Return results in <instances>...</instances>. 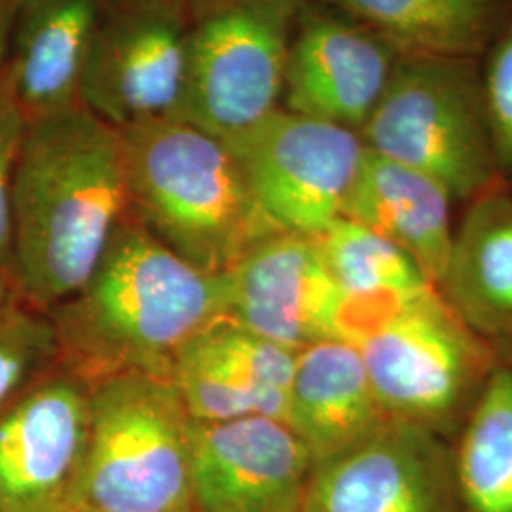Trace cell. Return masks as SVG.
<instances>
[{
	"label": "cell",
	"mask_w": 512,
	"mask_h": 512,
	"mask_svg": "<svg viewBox=\"0 0 512 512\" xmlns=\"http://www.w3.org/2000/svg\"><path fill=\"white\" fill-rule=\"evenodd\" d=\"M129 205L118 129L80 103L27 122L12 179V249L33 308L54 311L80 293Z\"/></svg>",
	"instance_id": "cell-1"
},
{
	"label": "cell",
	"mask_w": 512,
	"mask_h": 512,
	"mask_svg": "<svg viewBox=\"0 0 512 512\" xmlns=\"http://www.w3.org/2000/svg\"><path fill=\"white\" fill-rule=\"evenodd\" d=\"M50 317L59 355L88 382L128 370L169 376L175 355L228 317V279L186 262L129 213L88 283Z\"/></svg>",
	"instance_id": "cell-2"
},
{
	"label": "cell",
	"mask_w": 512,
	"mask_h": 512,
	"mask_svg": "<svg viewBox=\"0 0 512 512\" xmlns=\"http://www.w3.org/2000/svg\"><path fill=\"white\" fill-rule=\"evenodd\" d=\"M118 131L129 213L186 262L207 274H228L258 241L281 232L217 137L177 118Z\"/></svg>",
	"instance_id": "cell-3"
},
{
	"label": "cell",
	"mask_w": 512,
	"mask_h": 512,
	"mask_svg": "<svg viewBox=\"0 0 512 512\" xmlns=\"http://www.w3.org/2000/svg\"><path fill=\"white\" fill-rule=\"evenodd\" d=\"M90 384L76 512H192L194 421L169 376L128 370Z\"/></svg>",
	"instance_id": "cell-4"
},
{
	"label": "cell",
	"mask_w": 512,
	"mask_h": 512,
	"mask_svg": "<svg viewBox=\"0 0 512 512\" xmlns=\"http://www.w3.org/2000/svg\"><path fill=\"white\" fill-rule=\"evenodd\" d=\"M365 147L471 198L494 179L482 76L471 57L401 54L361 129Z\"/></svg>",
	"instance_id": "cell-5"
},
{
	"label": "cell",
	"mask_w": 512,
	"mask_h": 512,
	"mask_svg": "<svg viewBox=\"0 0 512 512\" xmlns=\"http://www.w3.org/2000/svg\"><path fill=\"white\" fill-rule=\"evenodd\" d=\"M300 0H196L177 120L230 143L281 109Z\"/></svg>",
	"instance_id": "cell-6"
},
{
	"label": "cell",
	"mask_w": 512,
	"mask_h": 512,
	"mask_svg": "<svg viewBox=\"0 0 512 512\" xmlns=\"http://www.w3.org/2000/svg\"><path fill=\"white\" fill-rule=\"evenodd\" d=\"M190 27L181 0H103L78 101L116 129L175 118Z\"/></svg>",
	"instance_id": "cell-7"
},
{
	"label": "cell",
	"mask_w": 512,
	"mask_h": 512,
	"mask_svg": "<svg viewBox=\"0 0 512 512\" xmlns=\"http://www.w3.org/2000/svg\"><path fill=\"white\" fill-rule=\"evenodd\" d=\"M226 147L275 228L311 238L342 217L366 150L357 131L283 107Z\"/></svg>",
	"instance_id": "cell-8"
},
{
	"label": "cell",
	"mask_w": 512,
	"mask_h": 512,
	"mask_svg": "<svg viewBox=\"0 0 512 512\" xmlns=\"http://www.w3.org/2000/svg\"><path fill=\"white\" fill-rule=\"evenodd\" d=\"M357 349L385 414L423 429L459 412L484 366L480 344L437 289L420 296Z\"/></svg>",
	"instance_id": "cell-9"
},
{
	"label": "cell",
	"mask_w": 512,
	"mask_h": 512,
	"mask_svg": "<svg viewBox=\"0 0 512 512\" xmlns=\"http://www.w3.org/2000/svg\"><path fill=\"white\" fill-rule=\"evenodd\" d=\"M90 384L67 370L0 412V512H76Z\"/></svg>",
	"instance_id": "cell-10"
},
{
	"label": "cell",
	"mask_w": 512,
	"mask_h": 512,
	"mask_svg": "<svg viewBox=\"0 0 512 512\" xmlns=\"http://www.w3.org/2000/svg\"><path fill=\"white\" fill-rule=\"evenodd\" d=\"M313 467L308 448L283 421L253 414L194 423L192 512H302Z\"/></svg>",
	"instance_id": "cell-11"
},
{
	"label": "cell",
	"mask_w": 512,
	"mask_h": 512,
	"mask_svg": "<svg viewBox=\"0 0 512 512\" xmlns=\"http://www.w3.org/2000/svg\"><path fill=\"white\" fill-rule=\"evenodd\" d=\"M399 57L363 23L302 6L287 57L283 109L361 133Z\"/></svg>",
	"instance_id": "cell-12"
},
{
	"label": "cell",
	"mask_w": 512,
	"mask_h": 512,
	"mask_svg": "<svg viewBox=\"0 0 512 512\" xmlns=\"http://www.w3.org/2000/svg\"><path fill=\"white\" fill-rule=\"evenodd\" d=\"M456 476L429 429L391 420L313 467L317 512H458Z\"/></svg>",
	"instance_id": "cell-13"
},
{
	"label": "cell",
	"mask_w": 512,
	"mask_h": 512,
	"mask_svg": "<svg viewBox=\"0 0 512 512\" xmlns=\"http://www.w3.org/2000/svg\"><path fill=\"white\" fill-rule=\"evenodd\" d=\"M226 279L228 319L241 329L296 353L332 340L342 293L311 236L277 232L258 241Z\"/></svg>",
	"instance_id": "cell-14"
},
{
	"label": "cell",
	"mask_w": 512,
	"mask_h": 512,
	"mask_svg": "<svg viewBox=\"0 0 512 512\" xmlns=\"http://www.w3.org/2000/svg\"><path fill=\"white\" fill-rule=\"evenodd\" d=\"M103 0H18L6 88L25 122L78 105L84 61Z\"/></svg>",
	"instance_id": "cell-15"
},
{
	"label": "cell",
	"mask_w": 512,
	"mask_h": 512,
	"mask_svg": "<svg viewBox=\"0 0 512 512\" xmlns=\"http://www.w3.org/2000/svg\"><path fill=\"white\" fill-rule=\"evenodd\" d=\"M389 420L355 346L321 340L296 353L287 425L313 465L353 448Z\"/></svg>",
	"instance_id": "cell-16"
},
{
	"label": "cell",
	"mask_w": 512,
	"mask_h": 512,
	"mask_svg": "<svg viewBox=\"0 0 512 512\" xmlns=\"http://www.w3.org/2000/svg\"><path fill=\"white\" fill-rule=\"evenodd\" d=\"M450 200L439 181L366 148L342 217L399 245L437 287L448 274L456 236Z\"/></svg>",
	"instance_id": "cell-17"
},
{
	"label": "cell",
	"mask_w": 512,
	"mask_h": 512,
	"mask_svg": "<svg viewBox=\"0 0 512 512\" xmlns=\"http://www.w3.org/2000/svg\"><path fill=\"white\" fill-rule=\"evenodd\" d=\"M456 306L486 329L512 327V200L480 196L454 236L442 283Z\"/></svg>",
	"instance_id": "cell-18"
},
{
	"label": "cell",
	"mask_w": 512,
	"mask_h": 512,
	"mask_svg": "<svg viewBox=\"0 0 512 512\" xmlns=\"http://www.w3.org/2000/svg\"><path fill=\"white\" fill-rule=\"evenodd\" d=\"M399 54L473 57L490 37L499 0H327Z\"/></svg>",
	"instance_id": "cell-19"
},
{
	"label": "cell",
	"mask_w": 512,
	"mask_h": 512,
	"mask_svg": "<svg viewBox=\"0 0 512 512\" xmlns=\"http://www.w3.org/2000/svg\"><path fill=\"white\" fill-rule=\"evenodd\" d=\"M454 476L465 512H512V370H494L471 410Z\"/></svg>",
	"instance_id": "cell-20"
},
{
	"label": "cell",
	"mask_w": 512,
	"mask_h": 512,
	"mask_svg": "<svg viewBox=\"0 0 512 512\" xmlns=\"http://www.w3.org/2000/svg\"><path fill=\"white\" fill-rule=\"evenodd\" d=\"M313 239L342 294L414 293L435 287L399 245L355 220L340 217Z\"/></svg>",
	"instance_id": "cell-21"
},
{
	"label": "cell",
	"mask_w": 512,
	"mask_h": 512,
	"mask_svg": "<svg viewBox=\"0 0 512 512\" xmlns=\"http://www.w3.org/2000/svg\"><path fill=\"white\" fill-rule=\"evenodd\" d=\"M215 348L249 391L255 416L287 423L296 351L241 329L228 317L209 327Z\"/></svg>",
	"instance_id": "cell-22"
},
{
	"label": "cell",
	"mask_w": 512,
	"mask_h": 512,
	"mask_svg": "<svg viewBox=\"0 0 512 512\" xmlns=\"http://www.w3.org/2000/svg\"><path fill=\"white\" fill-rule=\"evenodd\" d=\"M169 380L194 423H220L255 414L249 391L220 357L209 329L175 355Z\"/></svg>",
	"instance_id": "cell-23"
},
{
	"label": "cell",
	"mask_w": 512,
	"mask_h": 512,
	"mask_svg": "<svg viewBox=\"0 0 512 512\" xmlns=\"http://www.w3.org/2000/svg\"><path fill=\"white\" fill-rule=\"evenodd\" d=\"M55 355L54 319L21 308L0 293V412Z\"/></svg>",
	"instance_id": "cell-24"
},
{
	"label": "cell",
	"mask_w": 512,
	"mask_h": 512,
	"mask_svg": "<svg viewBox=\"0 0 512 512\" xmlns=\"http://www.w3.org/2000/svg\"><path fill=\"white\" fill-rule=\"evenodd\" d=\"M495 162L512 167V25L495 44L482 78Z\"/></svg>",
	"instance_id": "cell-25"
},
{
	"label": "cell",
	"mask_w": 512,
	"mask_h": 512,
	"mask_svg": "<svg viewBox=\"0 0 512 512\" xmlns=\"http://www.w3.org/2000/svg\"><path fill=\"white\" fill-rule=\"evenodd\" d=\"M25 118L12 101L10 93L0 99V266L14 239L12 220V179L19 147L25 133Z\"/></svg>",
	"instance_id": "cell-26"
},
{
	"label": "cell",
	"mask_w": 512,
	"mask_h": 512,
	"mask_svg": "<svg viewBox=\"0 0 512 512\" xmlns=\"http://www.w3.org/2000/svg\"><path fill=\"white\" fill-rule=\"evenodd\" d=\"M16 10H18V0H0V71L4 69V63L8 57Z\"/></svg>",
	"instance_id": "cell-27"
},
{
	"label": "cell",
	"mask_w": 512,
	"mask_h": 512,
	"mask_svg": "<svg viewBox=\"0 0 512 512\" xmlns=\"http://www.w3.org/2000/svg\"><path fill=\"white\" fill-rule=\"evenodd\" d=\"M302 512H317V509H315V507H313V503H311V501H308V505H306V509H304V511Z\"/></svg>",
	"instance_id": "cell-28"
},
{
	"label": "cell",
	"mask_w": 512,
	"mask_h": 512,
	"mask_svg": "<svg viewBox=\"0 0 512 512\" xmlns=\"http://www.w3.org/2000/svg\"><path fill=\"white\" fill-rule=\"evenodd\" d=\"M4 86H6V82H4V73L0 71V92L4 90Z\"/></svg>",
	"instance_id": "cell-29"
},
{
	"label": "cell",
	"mask_w": 512,
	"mask_h": 512,
	"mask_svg": "<svg viewBox=\"0 0 512 512\" xmlns=\"http://www.w3.org/2000/svg\"><path fill=\"white\" fill-rule=\"evenodd\" d=\"M4 82H6V80H4ZM6 92H8V88H6V86H4V90H2V92H0V99H2V97H4V95H6Z\"/></svg>",
	"instance_id": "cell-30"
},
{
	"label": "cell",
	"mask_w": 512,
	"mask_h": 512,
	"mask_svg": "<svg viewBox=\"0 0 512 512\" xmlns=\"http://www.w3.org/2000/svg\"><path fill=\"white\" fill-rule=\"evenodd\" d=\"M181 2H184V4H186V6H190V4H194V2H196V0H181Z\"/></svg>",
	"instance_id": "cell-31"
}]
</instances>
